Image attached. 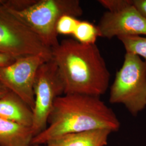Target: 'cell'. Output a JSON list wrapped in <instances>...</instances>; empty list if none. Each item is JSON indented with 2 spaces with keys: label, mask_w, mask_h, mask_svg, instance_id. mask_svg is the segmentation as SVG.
Here are the masks:
<instances>
[{
  "label": "cell",
  "mask_w": 146,
  "mask_h": 146,
  "mask_svg": "<svg viewBox=\"0 0 146 146\" xmlns=\"http://www.w3.org/2000/svg\"><path fill=\"white\" fill-rule=\"evenodd\" d=\"M114 111L100 97L84 94H64L55 101L46 129L33 137L31 144L46 145L49 140L67 134L105 129H120Z\"/></svg>",
  "instance_id": "1"
},
{
  "label": "cell",
  "mask_w": 146,
  "mask_h": 146,
  "mask_svg": "<svg viewBox=\"0 0 146 146\" xmlns=\"http://www.w3.org/2000/svg\"><path fill=\"white\" fill-rule=\"evenodd\" d=\"M64 87V94L100 97L109 87L110 74L96 44H86L65 39L52 48Z\"/></svg>",
  "instance_id": "2"
},
{
  "label": "cell",
  "mask_w": 146,
  "mask_h": 146,
  "mask_svg": "<svg viewBox=\"0 0 146 146\" xmlns=\"http://www.w3.org/2000/svg\"><path fill=\"white\" fill-rule=\"evenodd\" d=\"M7 9L52 49L59 43L56 28L60 18L66 15L78 18L83 14L78 0H33L21 10Z\"/></svg>",
  "instance_id": "3"
},
{
  "label": "cell",
  "mask_w": 146,
  "mask_h": 146,
  "mask_svg": "<svg viewBox=\"0 0 146 146\" xmlns=\"http://www.w3.org/2000/svg\"><path fill=\"white\" fill-rule=\"evenodd\" d=\"M110 102L122 104L133 116L146 107V62L125 52L124 61L110 87Z\"/></svg>",
  "instance_id": "4"
},
{
  "label": "cell",
  "mask_w": 146,
  "mask_h": 146,
  "mask_svg": "<svg viewBox=\"0 0 146 146\" xmlns=\"http://www.w3.org/2000/svg\"><path fill=\"white\" fill-rule=\"evenodd\" d=\"M0 5V53L15 59L41 55L52 58V49L3 5Z\"/></svg>",
  "instance_id": "5"
},
{
  "label": "cell",
  "mask_w": 146,
  "mask_h": 146,
  "mask_svg": "<svg viewBox=\"0 0 146 146\" xmlns=\"http://www.w3.org/2000/svg\"><path fill=\"white\" fill-rule=\"evenodd\" d=\"M35 104L31 129L34 137L44 131L58 97L64 94V87L56 63L52 59L43 63L37 70L34 84Z\"/></svg>",
  "instance_id": "6"
},
{
  "label": "cell",
  "mask_w": 146,
  "mask_h": 146,
  "mask_svg": "<svg viewBox=\"0 0 146 146\" xmlns=\"http://www.w3.org/2000/svg\"><path fill=\"white\" fill-rule=\"evenodd\" d=\"M50 59L41 55H31L0 67V84L19 96L33 111L35 104L34 84L37 70Z\"/></svg>",
  "instance_id": "7"
},
{
  "label": "cell",
  "mask_w": 146,
  "mask_h": 146,
  "mask_svg": "<svg viewBox=\"0 0 146 146\" xmlns=\"http://www.w3.org/2000/svg\"><path fill=\"white\" fill-rule=\"evenodd\" d=\"M96 27L99 36L107 38L146 36V19L136 9L133 0L120 9L105 12Z\"/></svg>",
  "instance_id": "8"
},
{
  "label": "cell",
  "mask_w": 146,
  "mask_h": 146,
  "mask_svg": "<svg viewBox=\"0 0 146 146\" xmlns=\"http://www.w3.org/2000/svg\"><path fill=\"white\" fill-rule=\"evenodd\" d=\"M0 118L31 127L33 113L19 96L9 91L0 97Z\"/></svg>",
  "instance_id": "9"
},
{
  "label": "cell",
  "mask_w": 146,
  "mask_h": 146,
  "mask_svg": "<svg viewBox=\"0 0 146 146\" xmlns=\"http://www.w3.org/2000/svg\"><path fill=\"white\" fill-rule=\"evenodd\" d=\"M113 133L108 129H100L67 134L49 140L47 146H106Z\"/></svg>",
  "instance_id": "10"
},
{
  "label": "cell",
  "mask_w": 146,
  "mask_h": 146,
  "mask_svg": "<svg viewBox=\"0 0 146 146\" xmlns=\"http://www.w3.org/2000/svg\"><path fill=\"white\" fill-rule=\"evenodd\" d=\"M33 137L31 127L0 118V146H29Z\"/></svg>",
  "instance_id": "11"
},
{
  "label": "cell",
  "mask_w": 146,
  "mask_h": 146,
  "mask_svg": "<svg viewBox=\"0 0 146 146\" xmlns=\"http://www.w3.org/2000/svg\"><path fill=\"white\" fill-rule=\"evenodd\" d=\"M73 36L78 42L86 44H96L98 37H100L97 27L86 21H80Z\"/></svg>",
  "instance_id": "12"
},
{
  "label": "cell",
  "mask_w": 146,
  "mask_h": 146,
  "mask_svg": "<svg viewBox=\"0 0 146 146\" xmlns=\"http://www.w3.org/2000/svg\"><path fill=\"white\" fill-rule=\"evenodd\" d=\"M118 38L123 44L126 52L143 58L146 62V36H129L120 37Z\"/></svg>",
  "instance_id": "13"
},
{
  "label": "cell",
  "mask_w": 146,
  "mask_h": 146,
  "mask_svg": "<svg viewBox=\"0 0 146 146\" xmlns=\"http://www.w3.org/2000/svg\"><path fill=\"white\" fill-rule=\"evenodd\" d=\"M79 22L80 20L75 17L67 15L63 16L58 22L56 28L58 34L73 35Z\"/></svg>",
  "instance_id": "14"
},
{
  "label": "cell",
  "mask_w": 146,
  "mask_h": 146,
  "mask_svg": "<svg viewBox=\"0 0 146 146\" xmlns=\"http://www.w3.org/2000/svg\"><path fill=\"white\" fill-rule=\"evenodd\" d=\"M130 0H100L98 2L109 11H117L127 5Z\"/></svg>",
  "instance_id": "15"
},
{
  "label": "cell",
  "mask_w": 146,
  "mask_h": 146,
  "mask_svg": "<svg viewBox=\"0 0 146 146\" xmlns=\"http://www.w3.org/2000/svg\"><path fill=\"white\" fill-rule=\"evenodd\" d=\"M133 4L146 19V0H133Z\"/></svg>",
  "instance_id": "16"
},
{
  "label": "cell",
  "mask_w": 146,
  "mask_h": 146,
  "mask_svg": "<svg viewBox=\"0 0 146 146\" xmlns=\"http://www.w3.org/2000/svg\"><path fill=\"white\" fill-rule=\"evenodd\" d=\"M16 60L11 56L0 53V67L5 66L14 62Z\"/></svg>",
  "instance_id": "17"
},
{
  "label": "cell",
  "mask_w": 146,
  "mask_h": 146,
  "mask_svg": "<svg viewBox=\"0 0 146 146\" xmlns=\"http://www.w3.org/2000/svg\"><path fill=\"white\" fill-rule=\"evenodd\" d=\"M9 90L8 89L6 88L4 86L0 84V97L3 96L5 94L8 93Z\"/></svg>",
  "instance_id": "18"
},
{
  "label": "cell",
  "mask_w": 146,
  "mask_h": 146,
  "mask_svg": "<svg viewBox=\"0 0 146 146\" xmlns=\"http://www.w3.org/2000/svg\"><path fill=\"white\" fill-rule=\"evenodd\" d=\"M29 146H47L46 145H37V144H31Z\"/></svg>",
  "instance_id": "19"
}]
</instances>
